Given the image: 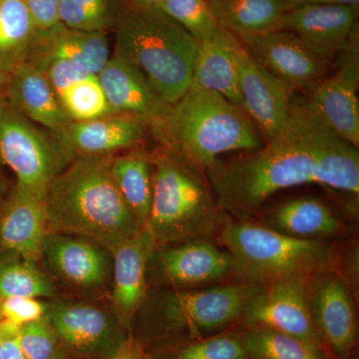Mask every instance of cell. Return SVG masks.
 Instances as JSON below:
<instances>
[{"label":"cell","mask_w":359,"mask_h":359,"mask_svg":"<svg viewBox=\"0 0 359 359\" xmlns=\"http://www.w3.org/2000/svg\"><path fill=\"white\" fill-rule=\"evenodd\" d=\"M157 249L147 229L118 245L112 255L114 314L123 327H129L144 304L147 292L148 264Z\"/></svg>","instance_id":"obj_21"},{"label":"cell","mask_w":359,"mask_h":359,"mask_svg":"<svg viewBox=\"0 0 359 359\" xmlns=\"http://www.w3.org/2000/svg\"><path fill=\"white\" fill-rule=\"evenodd\" d=\"M219 27L238 39L280 30L285 0H207Z\"/></svg>","instance_id":"obj_26"},{"label":"cell","mask_w":359,"mask_h":359,"mask_svg":"<svg viewBox=\"0 0 359 359\" xmlns=\"http://www.w3.org/2000/svg\"><path fill=\"white\" fill-rule=\"evenodd\" d=\"M52 327L70 351L85 358H109L125 339L114 313L84 302H57L48 306Z\"/></svg>","instance_id":"obj_12"},{"label":"cell","mask_w":359,"mask_h":359,"mask_svg":"<svg viewBox=\"0 0 359 359\" xmlns=\"http://www.w3.org/2000/svg\"><path fill=\"white\" fill-rule=\"evenodd\" d=\"M45 197L14 187L0 212V252L37 263L49 231Z\"/></svg>","instance_id":"obj_19"},{"label":"cell","mask_w":359,"mask_h":359,"mask_svg":"<svg viewBox=\"0 0 359 359\" xmlns=\"http://www.w3.org/2000/svg\"><path fill=\"white\" fill-rule=\"evenodd\" d=\"M51 359H65V358H63L62 355H61V354H56V355H54L53 358H52Z\"/></svg>","instance_id":"obj_43"},{"label":"cell","mask_w":359,"mask_h":359,"mask_svg":"<svg viewBox=\"0 0 359 359\" xmlns=\"http://www.w3.org/2000/svg\"><path fill=\"white\" fill-rule=\"evenodd\" d=\"M0 321H1V316H0ZM0 359H1V340H0Z\"/></svg>","instance_id":"obj_44"},{"label":"cell","mask_w":359,"mask_h":359,"mask_svg":"<svg viewBox=\"0 0 359 359\" xmlns=\"http://www.w3.org/2000/svg\"><path fill=\"white\" fill-rule=\"evenodd\" d=\"M148 124L134 116L110 114L71 121L53 135L67 163L82 157H104L143 140Z\"/></svg>","instance_id":"obj_16"},{"label":"cell","mask_w":359,"mask_h":359,"mask_svg":"<svg viewBox=\"0 0 359 359\" xmlns=\"http://www.w3.org/2000/svg\"><path fill=\"white\" fill-rule=\"evenodd\" d=\"M263 287L243 280L211 289L167 292L158 302L159 313L169 325L192 334H215L242 318Z\"/></svg>","instance_id":"obj_8"},{"label":"cell","mask_w":359,"mask_h":359,"mask_svg":"<svg viewBox=\"0 0 359 359\" xmlns=\"http://www.w3.org/2000/svg\"><path fill=\"white\" fill-rule=\"evenodd\" d=\"M219 207L249 219L273 195L302 185H320L358 196V148L340 138L295 98L283 129L263 146L209 170Z\"/></svg>","instance_id":"obj_1"},{"label":"cell","mask_w":359,"mask_h":359,"mask_svg":"<svg viewBox=\"0 0 359 359\" xmlns=\"http://www.w3.org/2000/svg\"><path fill=\"white\" fill-rule=\"evenodd\" d=\"M7 80H8V73L0 68V102L6 99Z\"/></svg>","instance_id":"obj_42"},{"label":"cell","mask_w":359,"mask_h":359,"mask_svg":"<svg viewBox=\"0 0 359 359\" xmlns=\"http://www.w3.org/2000/svg\"><path fill=\"white\" fill-rule=\"evenodd\" d=\"M0 160L16 185L46 195L52 180L68 164L53 135L28 120L6 99L0 102Z\"/></svg>","instance_id":"obj_7"},{"label":"cell","mask_w":359,"mask_h":359,"mask_svg":"<svg viewBox=\"0 0 359 359\" xmlns=\"http://www.w3.org/2000/svg\"><path fill=\"white\" fill-rule=\"evenodd\" d=\"M18 340L25 359H51L58 353V337L47 313L20 327Z\"/></svg>","instance_id":"obj_34"},{"label":"cell","mask_w":359,"mask_h":359,"mask_svg":"<svg viewBox=\"0 0 359 359\" xmlns=\"http://www.w3.org/2000/svg\"><path fill=\"white\" fill-rule=\"evenodd\" d=\"M98 78L113 113L143 120L155 135L160 131L172 105L161 98L140 71L114 54Z\"/></svg>","instance_id":"obj_18"},{"label":"cell","mask_w":359,"mask_h":359,"mask_svg":"<svg viewBox=\"0 0 359 359\" xmlns=\"http://www.w3.org/2000/svg\"><path fill=\"white\" fill-rule=\"evenodd\" d=\"M39 30L49 29L60 23V0H23Z\"/></svg>","instance_id":"obj_37"},{"label":"cell","mask_w":359,"mask_h":359,"mask_svg":"<svg viewBox=\"0 0 359 359\" xmlns=\"http://www.w3.org/2000/svg\"><path fill=\"white\" fill-rule=\"evenodd\" d=\"M156 136L202 170L211 169L226 153L252 152L264 144L261 132L242 108L195 85L171 106Z\"/></svg>","instance_id":"obj_3"},{"label":"cell","mask_w":359,"mask_h":359,"mask_svg":"<svg viewBox=\"0 0 359 359\" xmlns=\"http://www.w3.org/2000/svg\"><path fill=\"white\" fill-rule=\"evenodd\" d=\"M111 56L105 32H81L58 23L39 30L25 62L39 66L49 61H67L98 75Z\"/></svg>","instance_id":"obj_22"},{"label":"cell","mask_w":359,"mask_h":359,"mask_svg":"<svg viewBox=\"0 0 359 359\" xmlns=\"http://www.w3.org/2000/svg\"><path fill=\"white\" fill-rule=\"evenodd\" d=\"M108 359H149L145 349L134 337H125Z\"/></svg>","instance_id":"obj_39"},{"label":"cell","mask_w":359,"mask_h":359,"mask_svg":"<svg viewBox=\"0 0 359 359\" xmlns=\"http://www.w3.org/2000/svg\"><path fill=\"white\" fill-rule=\"evenodd\" d=\"M358 6H302L285 11L280 29L297 35L316 57L327 65L358 27Z\"/></svg>","instance_id":"obj_17"},{"label":"cell","mask_w":359,"mask_h":359,"mask_svg":"<svg viewBox=\"0 0 359 359\" xmlns=\"http://www.w3.org/2000/svg\"><path fill=\"white\" fill-rule=\"evenodd\" d=\"M302 6H348L359 7V0H285V13Z\"/></svg>","instance_id":"obj_40"},{"label":"cell","mask_w":359,"mask_h":359,"mask_svg":"<svg viewBox=\"0 0 359 359\" xmlns=\"http://www.w3.org/2000/svg\"><path fill=\"white\" fill-rule=\"evenodd\" d=\"M242 340L252 359H323L308 342L269 328L249 327Z\"/></svg>","instance_id":"obj_30"},{"label":"cell","mask_w":359,"mask_h":359,"mask_svg":"<svg viewBox=\"0 0 359 359\" xmlns=\"http://www.w3.org/2000/svg\"><path fill=\"white\" fill-rule=\"evenodd\" d=\"M0 262V299L11 297H48L54 294L53 283L36 263L11 255Z\"/></svg>","instance_id":"obj_31"},{"label":"cell","mask_w":359,"mask_h":359,"mask_svg":"<svg viewBox=\"0 0 359 359\" xmlns=\"http://www.w3.org/2000/svg\"><path fill=\"white\" fill-rule=\"evenodd\" d=\"M111 175L123 199L143 228L152 202V161L140 152L127 153L111 159Z\"/></svg>","instance_id":"obj_28"},{"label":"cell","mask_w":359,"mask_h":359,"mask_svg":"<svg viewBox=\"0 0 359 359\" xmlns=\"http://www.w3.org/2000/svg\"><path fill=\"white\" fill-rule=\"evenodd\" d=\"M148 266L161 282L177 287L209 285L235 271L231 255L205 238L157 248Z\"/></svg>","instance_id":"obj_14"},{"label":"cell","mask_w":359,"mask_h":359,"mask_svg":"<svg viewBox=\"0 0 359 359\" xmlns=\"http://www.w3.org/2000/svg\"><path fill=\"white\" fill-rule=\"evenodd\" d=\"M151 161L153 194L145 228L157 248L218 235L230 217L219 207L199 168L179 155Z\"/></svg>","instance_id":"obj_5"},{"label":"cell","mask_w":359,"mask_h":359,"mask_svg":"<svg viewBox=\"0 0 359 359\" xmlns=\"http://www.w3.org/2000/svg\"><path fill=\"white\" fill-rule=\"evenodd\" d=\"M241 40L257 63L294 91L309 92L323 79L325 63L309 50L292 32L275 30Z\"/></svg>","instance_id":"obj_15"},{"label":"cell","mask_w":359,"mask_h":359,"mask_svg":"<svg viewBox=\"0 0 359 359\" xmlns=\"http://www.w3.org/2000/svg\"><path fill=\"white\" fill-rule=\"evenodd\" d=\"M359 29L337 55V70L304 99L314 114L340 138L359 146Z\"/></svg>","instance_id":"obj_9"},{"label":"cell","mask_w":359,"mask_h":359,"mask_svg":"<svg viewBox=\"0 0 359 359\" xmlns=\"http://www.w3.org/2000/svg\"><path fill=\"white\" fill-rule=\"evenodd\" d=\"M60 23L71 29L105 32L115 20L112 0H60Z\"/></svg>","instance_id":"obj_32"},{"label":"cell","mask_w":359,"mask_h":359,"mask_svg":"<svg viewBox=\"0 0 359 359\" xmlns=\"http://www.w3.org/2000/svg\"><path fill=\"white\" fill-rule=\"evenodd\" d=\"M134 8H158L166 0H127Z\"/></svg>","instance_id":"obj_41"},{"label":"cell","mask_w":359,"mask_h":359,"mask_svg":"<svg viewBox=\"0 0 359 359\" xmlns=\"http://www.w3.org/2000/svg\"><path fill=\"white\" fill-rule=\"evenodd\" d=\"M311 316L323 346L337 358L349 355L358 342V320L351 290L332 269L309 278Z\"/></svg>","instance_id":"obj_11"},{"label":"cell","mask_w":359,"mask_h":359,"mask_svg":"<svg viewBox=\"0 0 359 359\" xmlns=\"http://www.w3.org/2000/svg\"><path fill=\"white\" fill-rule=\"evenodd\" d=\"M6 99L28 120L51 133L71 122L48 78L30 63H21L9 73Z\"/></svg>","instance_id":"obj_24"},{"label":"cell","mask_w":359,"mask_h":359,"mask_svg":"<svg viewBox=\"0 0 359 359\" xmlns=\"http://www.w3.org/2000/svg\"><path fill=\"white\" fill-rule=\"evenodd\" d=\"M35 67L48 78L71 121H86L115 114L95 73L75 63L60 60L49 61Z\"/></svg>","instance_id":"obj_23"},{"label":"cell","mask_w":359,"mask_h":359,"mask_svg":"<svg viewBox=\"0 0 359 359\" xmlns=\"http://www.w3.org/2000/svg\"><path fill=\"white\" fill-rule=\"evenodd\" d=\"M241 45L235 34L219 27L198 46L191 85L216 92L242 108L237 65Z\"/></svg>","instance_id":"obj_25"},{"label":"cell","mask_w":359,"mask_h":359,"mask_svg":"<svg viewBox=\"0 0 359 359\" xmlns=\"http://www.w3.org/2000/svg\"><path fill=\"white\" fill-rule=\"evenodd\" d=\"M20 327L1 320L0 321V340H1V359H25L18 340Z\"/></svg>","instance_id":"obj_38"},{"label":"cell","mask_w":359,"mask_h":359,"mask_svg":"<svg viewBox=\"0 0 359 359\" xmlns=\"http://www.w3.org/2000/svg\"><path fill=\"white\" fill-rule=\"evenodd\" d=\"M309 278L289 276L264 285L245 309V325L278 330L323 351L311 316Z\"/></svg>","instance_id":"obj_10"},{"label":"cell","mask_w":359,"mask_h":359,"mask_svg":"<svg viewBox=\"0 0 359 359\" xmlns=\"http://www.w3.org/2000/svg\"><path fill=\"white\" fill-rule=\"evenodd\" d=\"M37 32L23 0H0V68L9 74L25 62Z\"/></svg>","instance_id":"obj_29"},{"label":"cell","mask_w":359,"mask_h":359,"mask_svg":"<svg viewBox=\"0 0 359 359\" xmlns=\"http://www.w3.org/2000/svg\"><path fill=\"white\" fill-rule=\"evenodd\" d=\"M233 257L235 271L247 282L266 285L289 276H311L332 269V248L295 238L249 219L229 218L218 235Z\"/></svg>","instance_id":"obj_6"},{"label":"cell","mask_w":359,"mask_h":359,"mask_svg":"<svg viewBox=\"0 0 359 359\" xmlns=\"http://www.w3.org/2000/svg\"><path fill=\"white\" fill-rule=\"evenodd\" d=\"M157 9L176 21L198 43L211 39L219 27L207 0H166Z\"/></svg>","instance_id":"obj_33"},{"label":"cell","mask_w":359,"mask_h":359,"mask_svg":"<svg viewBox=\"0 0 359 359\" xmlns=\"http://www.w3.org/2000/svg\"><path fill=\"white\" fill-rule=\"evenodd\" d=\"M111 159L76 158L52 180L45 197L49 231L86 238L111 254L143 230L116 186Z\"/></svg>","instance_id":"obj_2"},{"label":"cell","mask_w":359,"mask_h":359,"mask_svg":"<svg viewBox=\"0 0 359 359\" xmlns=\"http://www.w3.org/2000/svg\"><path fill=\"white\" fill-rule=\"evenodd\" d=\"M199 43L157 8L131 7L116 30V55L131 63L161 98L174 105L192 84Z\"/></svg>","instance_id":"obj_4"},{"label":"cell","mask_w":359,"mask_h":359,"mask_svg":"<svg viewBox=\"0 0 359 359\" xmlns=\"http://www.w3.org/2000/svg\"><path fill=\"white\" fill-rule=\"evenodd\" d=\"M242 109L256 125L264 142L275 137L287 121L294 90L257 63L241 45L237 54Z\"/></svg>","instance_id":"obj_13"},{"label":"cell","mask_w":359,"mask_h":359,"mask_svg":"<svg viewBox=\"0 0 359 359\" xmlns=\"http://www.w3.org/2000/svg\"><path fill=\"white\" fill-rule=\"evenodd\" d=\"M175 359H250L243 340L231 335H216L188 344Z\"/></svg>","instance_id":"obj_35"},{"label":"cell","mask_w":359,"mask_h":359,"mask_svg":"<svg viewBox=\"0 0 359 359\" xmlns=\"http://www.w3.org/2000/svg\"><path fill=\"white\" fill-rule=\"evenodd\" d=\"M110 252L76 236L48 231L41 257L61 280L85 289L101 287L109 278Z\"/></svg>","instance_id":"obj_20"},{"label":"cell","mask_w":359,"mask_h":359,"mask_svg":"<svg viewBox=\"0 0 359 359\" xmlns=\"http://www.w3.org/2000/svg\"><path fill=\"white\" fill-rule=\"evenodd\" d=\"M266 224L285 235L306 240L332 237L341 230V223L332 210L311 198L283 203L269 215Z\"/></svg>","instance_id":"obj_27"},{"label":"cell","mask_w":359,"mask_h":359,"mask_svg":"<svg viewBox=\"0 0 359 359\" xmlns=\"http://www.w3.org/2000/svg\"><path fill=\"white\" fill-rule=\"evenodd\" d=\"M48 306L36 297H11L0 299V316L21 327L46 316Z\"/></svg>","instance_id":"obj_36"}]
</instances>
